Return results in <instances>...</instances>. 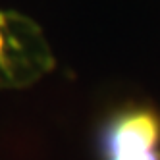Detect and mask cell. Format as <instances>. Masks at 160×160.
<instances>
[{"mask_svg": "<svg viewBox=\"0 0 160 160\" xmlns=\"http://www.w3.org/2000/svg\"><path fill=\"white\" fill-rule=\"evenodd\" d=\"M54 54L37 21L0 10V89H25L54 70Z\"/></svg>", "mask_w": 160, "mask_h": 160, "instance_id": "cell-1", "label": "cell"}, {"mask_svg": "<svg viewBox=\"0 0 160 160\" xmlns=\"http://www.w3.org/2000/svg\"><path fill=\"white\" fill-rule=\"evenodd\" d=\"M98 160H160V114L147 104L114 108L97 133Z\"/></svg>", "mask_w": 160, "mask_h": 160, "instance_id": "cell-2", "label": "cell"}]
</instances>
